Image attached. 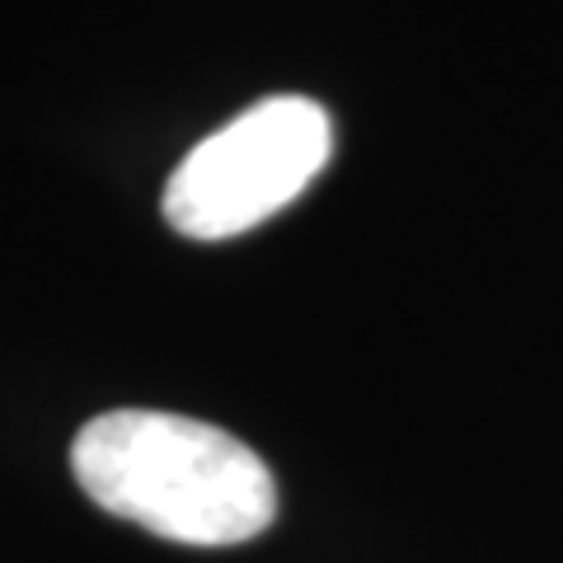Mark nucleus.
Returning a JSON list of instances; mask_svg holds the SVG:
<instances>
[{"mask_svg":"<svg viewBox=\"0 0 563 563\" xmlns=\"http://www.w3.org/2000/svg\"><path fill=\"white\" fill-rule=\"evenodd\" d=\"M70 474L109 517L174 544H244L277 517L268 465L217 422L113 409L90 418L70 442Z\"/></svg>","mask_w":563,"mask_h":563,"instance_id":"obj_1","label":"nucleus"},{"mask_svg":"<svg viewBox=\"0 0 563 563\" xmlns=\"http://www.w3.org/2000/svg\"><path fill=\"white\" fill-rule=\"evenodd\" d=\"M333 151V122L306 95H273L198 141L165 184V221L188 240H231L301 198Z\"/></svg>","mask_w":563,"mask_h":563,"instance_id":"obj_2","label":"nucleus"}]
</instances>
